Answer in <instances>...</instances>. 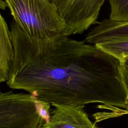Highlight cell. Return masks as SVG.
Here are the masks:
<instances>
[{
  "label": "cell",
  "mask_w": 128,
  "mask_h": 128,
  "mask_svg": "<svg viewBox=\"0 0 128 128\" xmlns=\"http://www.w3.org/2000/svg\"><path fill=\"white\" fill-rule=\"evenodd\" d=\"M14 54L6 83L52 106L101 104L108 118L126 110L120 62L95 44L65 35L38 40L13 20Z\"/></svg>",
  "instance_id": "cell-1"
},
{
  "label": "cell",
  "mask_w": 128,
  "mask_h": 128,
  "mask_svg": "<svg viewBox=\"0 0 128 128\" xmlns=\"http://www.w3.org/2000/svg\"><path fill=\"white\" fill-rule=\"evenodd\" d=\"M14 21L29 37L38 40L64 35L65 26L49 0H4Z\"/></svg>",
  "instance_id": "cell-2"
},
{
  "label": "cell",
  "mask_w": 128,
  "mask_h": 128,
  "mask_svg": "<svg viewBox=\"0 0 128 128\" xmlns=\"http://www.w3.org/2000/svg\"><path fill=\"white\" fill-rule=\"evenodd\" d=\"M56 8L64 26V35L82 34L96 25L106 0H49Z\"/></svg>",
  "instance_id": "cell-3"
},
{
  "label": "cell",
  "mask_w": 128,
  "mask_h": 128,
  "mask_svg": "<svg viewBox=\"0 0 128 128\" xmlns=\"http://www.w3.org/2000/svg\"><path fill=\"white\" fill-rule=\"evenodd\" d=\"M49 120L41 128H100L89 118L84 106L53 105Z\"/></svg>",
  "instance_id": "cell-4"
},
{
  "label": "cell",
  "mask_w": 128,
  "mask_h": 128,
  "mask_svg": "<svg viewBox=\"0 0 128 128\" xmlns=\"http://www.w3.org/2000/svg\"><path fill=\"white\" fill-rule=\"evenodd\" d=\"M27 114L18 92L0 89V128H26Z\"/></svg>",
  "instance_id": "cell-5"
},
{
  "label": "cell",
  "mask_w": 128,
  "mask_h": 128,
  "mask_svg": "<svg viewBox=\"0 0 128 128\" xmlns=\"http://www.w3.org/2000/svg\"><path fill=\"white\" fill-rule=\"evenodd\" d=\"M128 40V22H118L105 18L98 22L86 36L84 42L98 44Z\"/></svg>",
  "instance_id": "cell-6"
},
{
  "label": "cell",
  "mask_w": 128,
  "mask_h": 128,
  "mask_svg": "<svg viewBox=\"0 0 128 128\" xmlns=\"http://www.w3.org/2000/svg\"><path fill=\"white\" fill-rule=\"evenodd\" d=\"M14 54L10 30L0 13V82L8 80Z\"/></svg>",
  "instance_id": "cell-7"
},
{
  "label": "cell",
  "mask_w": 128,
  "mask_h": 128,
  "mask_svg": "<svg viewBox=\"0 0 128 128\" xmlns=\"http://www.w3.org/2000/svg\"><path fill=\"white\" fill-rule=\"evenodd\" d=\"M104 52L110 54L120 62L128 58V40L96 44Z\"/></svg>",
  "instance_id": "cell-8"
},
{
  "label": "cell",
  "mask_w": 128,
  "mask_h": 128,
  "mask_svg": "<svg viewBox=\"0 0 128 128\" xmlns=\"http://www.w3.org/2000/svg\"><path fill=\"white\" fill-rule=\"evenodd\" d=\"M122 79L126 94V109L124 114H128V69L120 64Z\"/></svg>",
  "instance_id": "cell-9"
},
{
  "label": "cell",
  "mask_w": 128,
  "mask_h": 128,
  "mask_svg": "<svg viewBox=\"0 0 128 128\" xmlns=\"http://www.w3.org/2000/svg\"><path fill=\"white\" fill-rule=\"evenodd\" d=\"M112 4L118 10L128 14V0H110Z\"/></svg>",
  "instance_id": "cell-10"
},
{
  "label": "cell",
  "mask_w": 128,
  "mask_h": 128,
  "mask_svg": "<svg viewBox=\"0 0 128 128\" xmlns=\"http://www.w3.org/2000/svg\"><path fill=\"white\" fill-rule=\"evenodd\" d=\"M120 64L128 69V58H126L120 62Z\"/></svg>",
  "instance_id": "cell-11"
},
{
  "label": "cell",
  "mask_w": 128,
  "mask_h": 128,
  "mask_svg": "<svg viewBox=\"0 0 128 128\" xmlns=\"http://www.w3.org/2000/svg\"><path fill=\"white\" fill-rule=\"evenodd\" d=\"M6 7V4L4 0H0V9L1 10H5Z\"/></svg>",
  "instance_id": "cell-12"
}]
</instances>
